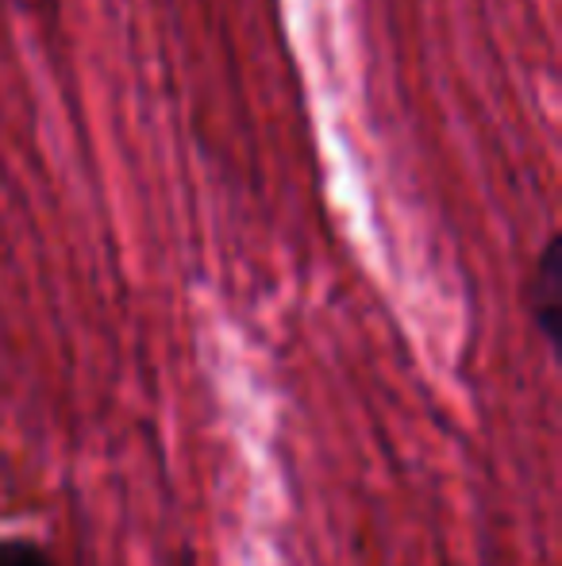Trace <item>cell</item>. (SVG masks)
<instances>
[{"instance_id": "7a4b0ae2", "label": "cell", "mask_w": 562, "mask_h": 566, "mask_svg": "<svg viewBox=\"0 0 562 566\" xmlns=\"http://www.w3.org/2000/svg\"><path fill=\"white\" fill-rule=\"evenodd\" d=\"M0 566H54V563L31 539H0Z\"/></svg>"}, {"instance_id": "6da1fadb", "label": "cell", "mask_w": 562, "mask_h": 566, "mask_svg": "<svg viewBox=\"0 0 562 566\" xmlns=\"http://www.w3.org/2000/svg\"><path fill=\"white\" fill-rule=\"evenodd\" d=\"M532 321L548 347H559L562 324V243L559 235L548 239L540 251V262L532 270Z\"/></svg>"}]
</instances>
